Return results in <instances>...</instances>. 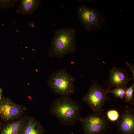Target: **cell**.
<instances>
[{
	"label": "cell",
	"instance_id": "cell-18",
	"mask_svg": "<svg viewBox=\"0 0 134 134\" xmlns=\"http://www.w3.org/2000/svg\"><path fill=\"white\" fill-rule=\"evenodd\" d=\"M1 92H0V101L2 99Z\"/></svg>",
	"mask_w": 134,
	"mask_h": 134
},
{
	"label": "cell",
	"instance_id": "cell-2",
	"mask_svg": "<svg viewBox=\"0 0 134 134\" xmlns=\"http://www.w3.org/2000/svg\"><path fill=\"white\" fill-rule=\"evenodd\" d=\"M77 33L75 28H60L54 33L48 55L51 57L63 58L66 55L75 52L77 42Z\"/></svg>",
	"mask_w": 134,
	"mask_h": 134
},
{
	"label": "cell",
	"instance_id": "cell-11",
	"mask_svg": "<svg viewBox=\"0 0 134 134\" xmlns=\"http://www.w3.org/2000/svg\"><path fill=\"white\" fill-rule=\"evenodd\" d=\"M41 3L40 0H22L16 12L24 15H30L40 7Z\"/></svg>",
	"mask_w": 134,
	"mask_h": 134
},
{
	"label": "cell",
	"instance_id": "cell-21",
	"mask_svg": "<svg viewBox=\"0 0 134 134\" xmlns=\"http://www.w3.org/2000/svg\"><path fill=\"white\" fill-rule=\"evenodd\" d=\"M71 134H74L73 133H72Z\"/></svg>",
	"mask_w": 134,
	"mask_h": 134
},
{
	"label": "cell",
	"instance_id": "cell-15",
	"mask_svg": "<svg viewBox=\"0 0 134 134\" xmlns=\"http://www.w3.org/2000/svg\"><path fill=\"white\" fill-rule=\"evenodd\" d=\"M106 116L108 120L114 122L118 120L119 117V114L117 110L112 109L107 111Z\"/></svg>",
	"mask_w": 134,
	"mask_h": 134
},
{
	"label": "cell",
	"instance_id": "cell-14",
	"mask_svg": "<svg viewBox=\"0 0 134 134\" xmlns=\"http://www.w3.org/2000/svg\"><path fill=\"white\" fill-rule=\"evenodd\" d=\"M134 90V82L129 87H127L126 90L124 98L125 102L133 105H134V100L133 96Z\"/></svg>",
	"mask_w": 134,
	"mask_h": 134
},
{
	"label": "cell",
	"instance_id": "cell-10",
	"mask_svg": "<svg viewBox=\"0 0 134 134\" xmlns=\"http://www.w3.org/2000/svg\"><path fill=\"white\" fill-rule=\"evenodd\" d=\"M29 118L24 115L20 119L7 124L1 128L0 134H22Z\"/></svg>",
	"mask_w": 134,
	"mask_h": 134
},
{
	"label": "cell",
	"instance_id": "cell-7",
	"mask_svg": "<svg viewBox=\"0 0 134 134\" xmlns=\"http://www.w3.org/2000/svg\"><path fill=\"white\" fill-rule=\"evenodd\" d=\"M26 109L24 106L16 103L9 98H2L0 101V116L6 121L19 118Z\"/></svg>",
	"mask_w": 134,
	"mask_h": 134
},
{
	"label": "cell",
	"instance_id": "cell-1",
	"mask_svg": "<svg viewBox=\"0 0 134 134\" xmlns=\"http://www.w3.org/2000/svg\"><path fill=\"white\" fill-rule=\"evenodd\" d=\"M81 107L76 100L69 97H61L54 100L50 108L51 114L60 123L65 125H73L80 121Z\"/></svg>",
	"mask_w": 134,
	"mask_h": 134
},
{
	"label": "cell",
	"instance_id": "cell-6",
	"mask_svg": "<svg viewBox=\"0 0 134 134\" xmlns=\"http://www.w3.org/2000/svg\"><path fill=\"white\" fill-rule=\"evenodd\" d=\"M85 131L88 134H98L104 131L108 124V120L102 112H94L80 121Z\"/></svg>",
	"mask_w": 134,
	"mask_h": 134
},
{
	"label": "cell",
	"instance_id": "cell-3",
	"mask_svg": "<svg viewBox=\"0 0 134 134\" xmlns=\"http://www.w3.org/2000/svg\"><path fill=\"white\" fill-rule=\"evenodd\" d=\"M75 79L65 68L58 69L50 76L47 83L51 91L62 97H69L75 91Z\"/></svg>",
	"mask_w": 134,
	"mask_h": 134
},
{
	"label": "cell",
	"instance_id": "cell-20",
	"mask_svg": "<svg viewBox=\"0 0 134 134\" xmlns=\"http://www.w3.org/2000/svg\"><path fill=\"white\" fill-rule=\"evenodd\" d=\"M2 91V89L0 87V92H1Z\"/></svg>",
	"mask_w": 134,
	"mask_h": 134
},
{
	"label": "cell",
	"instance_id": "cell-12",
	"mask_svg": "<svg viewBox=\"0 0 134 134\" xmlns=\"http://www.w3.org/2000/svg\"><path fill=\"white\" fill-rule=\"evenodd\" d=\"M43 129L41 124L34 118L29 117L22 134H43Z\"/></svg>",
	"mask_w": 134,
	"mask_h": 134
},
{
	"label": "cell",
	"instance_id": "cell-5",
	"mask_svg": "<svg viewBox=\"0 0 134 134\" xmlns=\"http://www.w3.org/2000/svg\"><path fill=\"white\" fill-rule=\"evenodd\" d=\"M106 90L96 82L90 86L83 100L92 112L104 111L103 107L106 101L108 99Z\"/></svg>",
	"mask_w": 134,
	"mask_h": 134
},
{
	"label": "cell",
	"instance_id": "cell-17",
	"mask_svg": "<svg viewBox=\"0 0 134 134\" xmlns=\"http://www.w3.org/2000/svg\"><path fill=\"white\" fill-rule=\"evenodd\" d=\"M126 65L127 67L128 68L130 71L132 73L133 75V78L134 79V66L133 64L129 63L128 62H126Z\"/></svg>",
	"mask_w": 134,
	"mask_h": 134
},
{
	"label": "cell",
	"instance_id": "cell-8",
	"mask_svg": "<svg viewBox=\"0 0 134 134\" xmlns=\"http://www.w3.org/2000/svg\"><path fill=\"white\" fill-rule=\"evenodd\" d=\"M134 79L128 73L122 69L113 67L110 71L109 78L108 82V87L107 90H109L113 87L127 86L130 81Z\"/></svg>",
	"mask_w": 134,
	"mask_h": 134
},
{
	"label": "cell",
	"instance_id": "cell-4",
	"mask_svg": "<svg viewBox=\"0 0 134 134\" xmlns=\"http://www.w3.org/2000/svg\"><path fill=\"white\" fill-rule=\"evenodd\" d=\"M76 14L81 26L87 31L99 29L106 25L105 19L97 9L82 5L77 9Z\"/></svg>",
	"mask_w": 134,
	"mask_h": 134
},
{
	"label": "cell",
	"instance_id": "cell-13",
	"mask_svg": "<svg viewBox=\"0 0 134 134\" xmlns=\"http://www.w3.org/2000/svg\"><path fill=\"white\" fill-rule=\"evenodd\" d=\"M127 86L116 87L112 90H106L107 94L109 93L113 94L116 99H120L122 100L124 98L125 91Z\"/></svg>",
	"mask_w": 134,
	"mask_h": 134
},
{
	"label": "cell",
	"instance_id": "cell-16",
	"mask_svg": "<svg viewBox=\"0 0 134 134\" xmlns=\"http://www.w3.org/2000/svg\"><path fill=\"white\" fill-rule=\"evenodd\" d=\"M18 1L17 0H0V8L4 9L12 8Z\"/></svg>",
	"mask_w": 134,
	"mask_h": 134
},
{
	"label": "cell",
	"instance_id": "cell-9",
	"mask_svg": "<svg viewBox=\"0 0 134 134\" xmlns=\"http://www.w3.org/2000/svg\"><path fill=\"white\" fill-rule=\"evenodd\" d=\"M120 130L124 133H133L134 129V110L128 106L125 107L118 123Z\"/></svg>",
	"mask_w": 134,
	"mask_h": 134
},
{
	"label": "cell",
	"instance_id": "cell-19",
	"mask_svg": "<svg viewBox=\"0 0 134 134\" xmlns=\"http://www.w3.org/2000/svg\"><path fill=\"white\" fill-rule=\"evenodd\" d=\"M1 128H2L1 127V125L0 123V131Z\"/></svg>",
	"mask_w": 134,
	"mask_h": 134
}]
</instances>
